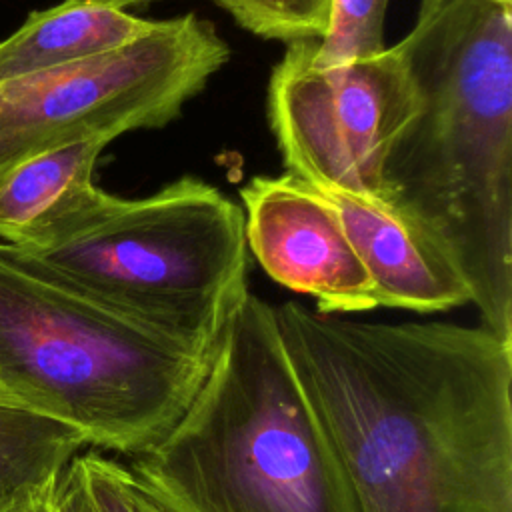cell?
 Listing matches in <instances>:
<instances>
[{"label": "cell", "mask_w": 512, "mask_h": 512, "mask_svg": "<svg viewBox=\"0 0 512 512\" xmlns=\"http://www.w3.org/2000/svg\"><path fill=\"white\" fill-rule=\"evenodd\" d=\"M130 480H132V478H130ZM132 490H134V502H136L138 512H168L164 506H160L154 498H150L148 494H144L142 490H138L134 484H132Z\"/></svg>", "instance_id": "e0dca14e"}, {"label": "cell", "mask_w": 512, "mask_h": 512, "mask_svg": "<svg viewBox=\"0 0 512 512\" xmlns=\"http://www.w3.org/2000/svg\"><path fill=\"white\" fill-rule=\"evenodd\" d=\"M124 466L168 512H356L274 306L250 290L184 412Z\"/></svg>", "instance_id": "3957f363"}, {"label": "cell", "mask_w": 512, "mask_h": 512, "mask_svg": "<svg viewBox=\"0 0 512 512\" xmlns=\"http://www.w3.org/2000/svg\"><path fill=\"white\" fill-rule=\"evenodd\" d=\"M228 58L216 26L188 12L114 52L0 84V182L42 152L170 124Z\"/></svg>", "instance_id": "8992f818"}, {"label": "cell", "mask_w": 512, "mask_h": 512, "mask_svg": "<svg viewBox=\"0 0 512 512\" xmlns=\"http://www.w3.org/2000/svg\"><path fill=\"white\" fill-rule=\"evenodd\" d=\"M356 512H512V342L274 306Z\"/></svg>", "instance_id": "6da1fadb"}, {"label": "cell", "mask_w": 512, "mask_h": 512, "mask_svg": "<svg viewBox=\"0 0 512 512\" xmlns=\"http://www.w3.org/2000/svg\"><path fill=\"white\" fill-rule=\"evenodd\" d=\"M106 140L66 144L20 162L0 182V242L36 254L88 226L112 194L94 184Z\"/></svg>", "instance_id": "30bf717a"}, {"label": "cell", "mask_w": 512, "mask_h": 512, "mask_svg": "<svg viewBox=\"0 0 512 512\" xmlns=\"http://www.w3.org/2000/svg\"><path fill=\"white\" fill-rule=\"evenodd\" d=\"M82 446H88L84 436L70 424L0 402V512L50 494Z\"/></svg>", "instance_id": "7c38bea8"}, {"label": "cell", "mask_w": 512, "mask_h": 512, "mask_svg": "<svg viewBox=\"0 0 512 512\" xmlns=\"http://www.w3.org/2000/svg\"><path fill=\"white\" fill-rule=\"evenodd\" d=\"M490 2H494V4H500V6H508V8H512V0H490Z\"/></svg>", "instance_id": "ffe728a7"}, {"label": "cell", "mask_w": 512, "mask_h": 512, "mask_svg": "<svg viewBox=\"0 0 512 512\" xmlns=\"http://www.w3.org/2000/svg\"><path fill=\"white\" fill-rule=\"evenodd\" d=\"M0 402H14L10 396H8V392L4 390V386L0 384ZM18 404V402H16Z\"/></svg>", "instance_id": "d6986e66"}, {"label": "cell", "mask_w": 512, "mask_h": 512, "mask_svg": "<svg viewBox=\"0 0 512 512\" xmlns=\"http://www.w3.org/2000/svg\"><path fill=\"white\" fill-rule=\"evenodd\" d=\"M156 24L86 0H64L32 12L0 42V84L114 52L148 36Z\"/></svg>", "instance_id": "8fae6325"}, {"label": "cell", "mask_w": 512, "mask_h": 512, "mask_svg": "<svg viewBox=\"0 0 512 512\" xmlns=\"http://www.w3.org/2000/svg\"><path fill=\"white\" fill-rule=\"evenodd\" d=\"M214 344L130 320L0 242V384L88 446L126 458L152 448L198 390Z\"/></svg>", "instance_id": "277c9868"}, {"label": "cell", "mask_w": 512, "mask_h": 512, "mask_svg": "<svg viewBox=\"0 0 512 512\" xmlns=\"http://www.w3.org/2000/svg\"><path fill=\"white\" fill-rule=\"evenodd\" d=\"M402 42L420 108L386 156L384 202L452 262L480 326L512 342V8L420 0Z\"/></svg>", "instance_id": "7a4b0ae2"}, {"label": "cell", "mask_w": 512, "mask_h": 512, "mask_svg": "<svg viewBox=\"0 0 512 512\" xmlns=\"http://www.w3.org/2000/svg\"><path fill=\"white\" fill-rule=\"evenodd\" d=\"M240 200L246 248L274 282L310 296L320 314L378 308L360 256L314 186L288 172L254 176Z\"/></svg>", "instance_id": "ba28073f"}, {"label": "cell", "mask_w": 512, "mask_h": 512, "mask_svg": "<svg viewBox=\"0 0 512 512\" xmlns=\"http://www.w3.org/2000/svg\"><path fill=\"white\" fill-rule=\"evenodd\" d=\"M60 512H138L122 462L98 450L76 454L56 484Z\"/></svg>", "instance_id": "4fadbf2b"}, {"label": "cell", "mask_w": 512, "mask_h": 512, "mask_svg": "<svg viewBox=\"0 0 512 512\" xmlns=\"http://www.w3.org/2000/svg\"><path fill=\"white\" fill-rule=\"evenodd\" d=\"M390 0H330L326 32L314 46L320 68L346 66L380 54Z\"/></svg>", "instance_id": "5bb4252c"}, {"label": "cell", "mask_w": 512, "mask_h": 512, "mask_svg": "<svg viewBox=\"0 0 512 512\" xmlns=\"http://www.w3.org/2000/svg\"><path fill=\"white\" fill-rule=\"evenodd\" d=\"M10 512H60L58 504H56V488L50 494L26 504V506H20L16 510H10Z\"/></svg>", "instance_id": "2e32d148"}, {"label": "cell", "mask_w": 512, "mask_h": 512, "mask_svg": "<svg viewBox=\"0 0 512 512\" xmlns=\"http://www.w3.org/2000/svg\"><path fill=\"white\" fill-rule=\"evenodd\" d=\"M86 2H96V4H106V6H114V8H130V6H146L158 0H86Z\"/></svg>", "instance_id": "ac0fdd59"}, {"label": "cell", "mask_w": 512, "mask_h": 512, "mask_svg": "<svg viewBox=\"0 0 512 512\" xmlns=\"http://www.w3.org/2000/svg\"><path fill=\"white\" fill-rule=\"evenodd\" d=\"M316 40L286 46L268 82V122L288 174L318 190L384 200V162L420 108L402 40L346 66L314 64Z\"/></svg>", "instance_id": "52a82bcc"}, {"label": "cell", "mask_w": 512, "mask_h": 512, "mask_svg": "<svg viewBox=\"0 0 512 512\" xmlns=\"http://www.w3.org/2000/svg\"><path fill=\"white\" fill-rule=\"evenodd\" d=\"M28 256L90 300L198 342H216L250 290L244 212L196 176L112 194L88 226Z\"/></svg>", "instance_id": "5b68a950"}, {"label": "cell", "mask_w": 512, "mask_h": 512, "mask_svg": "<svg viewBox=\"0 0 512 512\" xmlns=\"http://www.w3.org/2000/svg\"><path fill=\"white\" fill-rule=\"evenodd\" d=\"M318 192L360 256L378 306L430 314L470 302L452 262L392 204L340 190Z\"/></svg>", "instance_id": "9c48e42d"}, {"label": "cell", "mask_w": 512, "mask_h": 512, "mask_svg": "<svg viewBox=\"0 0 512 512\" xmlns=\"http://www.w3.org/2000/svg\"><path fill=\"white\" fill-rule=\"evenodd\" d=\"M242 28L286 44L320 40L330 18V0H214Z\"/></svg>", "instance_id": "9a60e30c"}]
</instances>
